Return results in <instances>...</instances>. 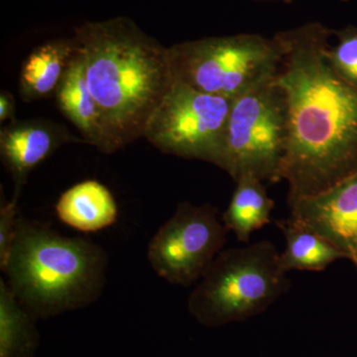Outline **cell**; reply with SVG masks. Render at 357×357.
Masks as SVG:
<instances>
[{
  "label": "cell",
  "mask_w": 357,
  "mask_h": 357,
  "mask_svg": "<svg viewBox=\"0 0 357 357\" xmlns=\"http://www.w3.org/2000/svg\"><path fill=\"white\" fill-rule=\"evenodd\" d=\"M333 34L312 22L275 35L282 57L274 81L287 109L280 178L288 184V204L357 173V88L326 59Z\"/></svg>",
  "instance_id": "obj_1"
},
{
  "label": "cell",
  "mask_w": 357,
  "mask_h": 357,
  "mask_svg": "<svg viewBox=\"0 0 357 357\" xmlns=\"http://www.w3.org/2000/svg\"><path fill=\"white\" fill-rule=\"evenodd\" d=\"M89 91L107 133V153L143 137L150 115L172 84L168 48L126 17L75 30Z\"/></svg>",
  "instance_id": "obj_2"
},
{
  "label": "cell",
  "mask_w": 357,
  "mask_h": 357,
  "mask_svg": "<svg viewBox=\"0 0 357 357\" xmlns=\"http://www.w3.org/2000/svg\"><path fill=\"white\" fill-rule=\"evenodd\" d=\"M107 263L98 244L20 217L1 271L18 302L35 319H49L95 303L107 282Z\"/></svg>",
  "instance_id": "obj_3"
},
{
  "label": "cell",
  "mask_w": 357,
  "mask_h": 357,
  "mask_svg": "<svg viewBox=\"0 0 357 357\" xmlns=\"http://www.w3.org/2000/svg\"><path fill=\"white\" fill-rule=\"evenodd\" d=\"M290 288L278 249L260 241L220 251L192 291L188 310L201 325L217 328L261 314Z\"/></svg>",
  "instance_id": "obj_4"
},
{
  "label": "cell",
  "mask_w": 357,
  "mask_h": 357,
  "mask_svg": "<svg viewBox=\"0 0 357 357\" xmlns=\"http://www.w3.org/2000/svg\"><path fill=\"white\" fill-rule=\"evenodd\" d=\"M282 57L276 36L208 37L168 48L173 81L234 100L276 76Z\"/></svg>",
  "instance_id": "obj_5"
},
{
  "label": "cell",
  "mask_w": 357,
  "mask_h": 357,
  "mask_svg": "<svg viewBox=\"0 0 357 357\" xmlns=\"http://www.w3.org/2000/svg\"><path fill=\"white\" fill-rule=\"evenodd\" d=\"M274 79L232 100L218 168L234 182L243 176L271 184L281 181L287 143V109Z\"/></svg>",
  "instance_id": "obj_6"
},
{
  "label": "cell",
  "mask_w": 357,
  "mask_h": 357,
  "mask_svg": "<svg viewBox=\"0 0 357 357\" xmlns=\"http://www.w3.org/2000/svg\"><path fill=\"white\" fill-rule=\"evenodd\" d=\"M232 100L173 81L143 137L163 153L220 167Z\"/></svg>",
  "instance_id": "obj_7"
},
{
  "label": "cell",
  "mask_w": 357,
  "mask_h": 357,
  "mask_svg": "<svg viewBox=\"0 0 357 357\" xmlns=\"http://www.w3.org/2000/svg\"><path fill=\"white\" fill-rule=\"evenodd\" d=\"M229 232L217 208L183 202L150 241L148 261L164 280L188 287L208 271Z\"/></svg>",
  "instance_id": "obj_8"
},
{
  "label": "cell",
  "mask_w": 357,
  "mask_h": 357,
  "mask_svg": "<svg viewBox=\"0 0 357 357\" xmlns=\"http://www.w3.org/2000/svg\"><path fill=\"white\" fill-rule=\"evenodd\" d=\"M289 206L291 218L325 237L357 270V173Z\"/></svg>",
  "instance_id": "obj_9"
},
{
  "label": "cell",
  "mask_w": 357,
  "mask_h": 357,
  "mask_svg": "<svg viewBox=\"0 0 357 357\" xmlns=\"http://www.w3.org/2000/svg\"><path fill=\"white\" fill-rule=\"evenodd\" d=\"M73 137L67 129L48 121L10 122L0 130V156L14 183L13 199L20 201L23 187L36 167Z\"/></svg>",
  "instance_id": "obj_10"
},
{
  "label": "cell",
  "mask_w": 357,
  "mask_h": 357,
  "mask_svg": "<svg viewBox=\"0 0 357 357\" xmlns=\"http://www.w3.org/2000/svg\"><path fill=\"white\" fill-rule=\"evenodd\" d=\"M55 96L59 109L76 126L84 142L107 153V133L102 112L89 91L79 47Z\"/></svg>",
  "instance_id": "obj_11"
},
{
  "label": "cell",
  "mask_w": 357,
  "mask_h": 357,
  "mask_svg": "<svg viewBox=\"0 0 357 357\" xmlns=\"http://www.w3.org/2000/svg\"><path fill=\"white\" fill-rule=\"evenodd\" d=\"M59 220L82 232H98L116 222L119 206L102 183L86 180L63 192L55 206Z\"/></svg>",
  "instance_id": "obj_12"
},
{
  "label": "cell",
  "mask_w": 357,
  "mask_h": 357,
  "mask_svg": "<svg viewBox=\"0 0 357 357\" xmlns=\"http://www.w3.org/2000/svg\"><path fill=\"white\" fill-rule=\"evenodd\" d=\"M77 52L75 38L53 40L35 48L20 70L22 100L30 102L55 95Z\"/></svg>",
  "instance_id": "obj_13"
},
{
  "label": "cell",
  "mask_w": 357,
  "mask_h": 357,
  "mask_svg": "<svg viewBox=\"0 0 357 357\" xmlns=\"http://www.w3.org/2000/svg\"><path fill=\"white\" fill-rule=\"evenodd\" d=\"M286 241V248L280 253L282 269L288 272H321L345 255L325 237L304 223L292 218L276 222Z\"/></svg>",
  "instance_id": "obj_14"
},
{
  "label": "cell",
  "mask_w": 357,
  "mask_h": 357,
  "mask_svg": "<svg viewBox=\"0 0 357 357\" xmlns=\"http://www.w3.org/2000/svg\"><path fill=\"white\" fill-rule=\"evenodd\" d=\"M236 187L222 220L237 241L248 243L253 232L271 222L273 199L268 196L264 182L252 176L236 181Z\"/></svg>",
  "instance_id": "obj_15"
},
{
  "label": "cell",
  "mask_w": 357,
  "mask_h": 357,
  "mask_svg": "<svg viewBox=\"0 0 357 357\" xmlns=\"http://www.w3.org/2000/svg\"><path fill=\"white\" fill-rule=\"evenodd\" d=\"M35 321L0 279V357H34L39 344Z\"/></svg>",
  "instance_id": "obj_16"
},
{
  "label": "cell",
  "mask_w": 357,
  "mask_h": 357,
  "mask_svg": "<svg viewBox=\"0 0 357 357\" xmlns=\"http://www.w3.org/2000/svg\"><path fill=\"white\" fill-rule=\"evenodd\" d=\"M333 34L337 45L328 48L326 59L338 76L357 88V28L349 26Z\"/></svg>",
  "instance_id": "obj_17"
},
{
  "label": "cell",
  "mask_w": 357,
  "mask_h": 357,
  "mask_svg": "<svg viewBox=\"0 0 357 357\" xmlns=\"http://www.w3.org/2000/svg\"><path fill=\"white\" fill-rule=\"evenodd\" d=\"M18 201L11 199L10 201L1 199L0 206V268L6 266L9 253L13 248L17 230Z\"/></svg>",
  "instance_id": "obj_18"
},
{
  "label": "cell",
  "mask_w": 357,
  "mask_h": 357,
  "mask_svg": "<svg viewBox=\"0 0 357 357\" xmlns=\"http://www.w3.org/2000/svg\"><path fill=\"white\" fill-rule=\"evenodd\" d=\"M16 103L14 96L9 91H1L0 93V121H16Z\"/></svg>",
  "instance_id": "obj_19"
},
{
  "label": "cell",
  "mask_w": 357,
  "mask_h": 357,
  "mask_svg": "<svg viewBox=\"0 0 357 357\" xmlns=\"http://www.w3.org/2000/svg\"><path fill=\"white\" fill-rule=\"evenodd\" d=\"M282 1L286 2V3H292L293 0H282Z\"/></svg>",
  "instance_id": "obj_20"
},
{
  "label": "cell",
  "mask_w": 357,
  "mask_h": 357,
  "mask_svg": "<svg viewBox=\"0 0 357 357\" xmlns=\"http://www.w3.org/2000/svg\"><path fill=\"white\" fill-rule=\"evenodd\" d=\"M342 1H349V0H342Z\"/></svg>",
  "instance_id": "obj_21"
}]
</instances>
